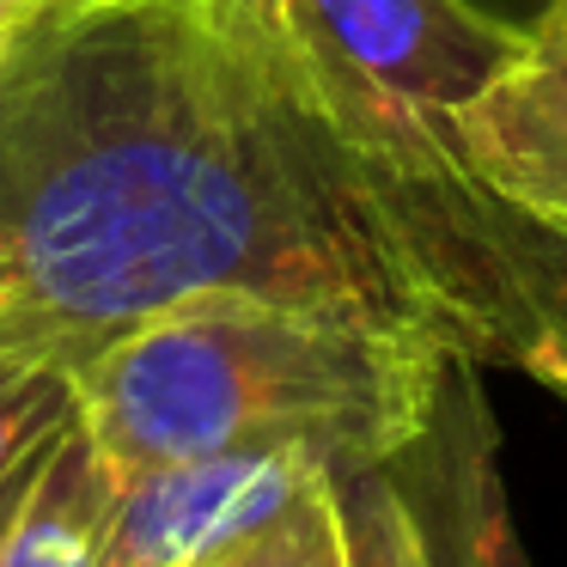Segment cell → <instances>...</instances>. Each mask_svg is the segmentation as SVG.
Wrapping results in <instances>:
<instances>
[{
  "label": "cell",
  "mask_w": 567,
  "mask_h": 567,
  "mask_svg": "<svg viewBox=\"0 0 567 567\" xmlns=\"http://www.w3.org/2000/svg\"><path fill=\"white\" fill-rule=\"evenodd\" d=\"M452 360L409 323L220 293L135 323L68 372L111 482L262 452L367 476L421 440Z\"/></svg>",
  "instance_id": "7a4b0ae2"
},
{
  "label": "cell",
  "mask_w": 567,
  "mask_h": 567,
  "mask_svg": "<svg viewBox=\"0 0 567 567\" xmlns=\"http://www.w3.org/2000/svg\"><path fill=\"white\" fill-rule=\"evenodd\" d=\"M62 421H68V415H62ZM62 421H55V427L43 433V440L31 445L25 457H19V464L7 470V476H0V537H7V525H13V518H19V506H25V494H31V482H38V470L50 464L55 440H62Z\"/></svg>",
  "instance_id": "30bf717a"
},
{
  "label": "cell",
  "mask_w": 567,
  "mask_h": 567,
  "mask_svg": "<svg viewBox=\"0 0 567 567\" xmlns=\"http://www.w3.org/2000/svg\"><path fill=\"white\" fill-rule=\"evenodd\" d=\"M409 323L567 403V245L384 116L293 0H50L0 43V360L189 299Z\"/></svg>",
  "instance_id": "6da1fadb"
},
{
  "label": "cell",
  "mask_w": 567,
  "mask_h": 567,
  "mask_svg": "<svg viewBox=\"0 0 567 567\" xmlns=\"http://www.w3.org/2000/svg\"><path fill=\"white\" fill-rule=\"evenodd\" d=\"M74 409V372L62 360H0V476Z\"/></svg>",
  "instance_id": "ba28073f"
},
{
  "label": "cell",
  "mask_w": 567,
  "mask_h": 567,
  "mask_svg": "<svg viewBox=\"0 0 567 567\" xmlns=\"http://www.w3.org/2000/svg\"><path fill=\"white\" fill-rule=\"evenodd\" d=\"M189 567H360V537L348 518L342 476L318 470L269 518L226 537L220 549H208Z\"/></svg>",
  "instance_id": "52a82bcc"
},
{
  "label": "cell",
  "mask_w": 567,
  "mask_h": 567,
  "mask_svg": "<svg viewBox=\"0 0 567 567\" xmlns=\"http://www.w3.org/2000/svg\"><path fill=\"white\" fill-rule=\"evenodd\" d=\"M43 7H50V0H0V43L13 38V31L25 25V19H38Z\"/></svg>",
  "instance_id": "8fae6325"
},
{
  "label": "cell",
  "mask_w": 567,
  "mask_h": 567,
  "mask_svg": "<svg viewBox=\"0 0 567 567\" xmlns=\"http://www.w3.org/2000/svg\"><path fill=\"white\" fill-rule=\"evenodd\" d=\"M452 159L513 220L567 245V7H537L501 74L452 116Z\"/></svg>",
  "instance_id": "277c9868"
},
{
  "label": "cell",
  "mask_w": 567,
  "mask_h": 567,
  "mask_svg": "<svg viewBox=\"0 0 567 567\" xmlns=\"http://www.w3.org/2000/svg\"><path fill=\"white\" fill-rule=\"evenodd\" d=\"M293 13L384 116L445 159L452 116L501 74L525 31V19H501L482 0H293Z\"/></svg>",
  "instance_id": "3957f363"
},
{
  "label": "cell",
  "mask_w": 567,
  "mask_h": 567,
  "mask_svg": "<svg viewBox=\"0 0 567 567\" xmlns=\"http://www.w3.org/2000/svg\"><path fill=\"white\" fill-rule=\"evenodd\" d=\"M342 494H348V518H354V537H360V567H421L415 530H409L384 470L342 476Z\"/></svg>",
  "instance_id": "9c48e42d"
},
{
  "label": "cell",
  "mask_w": 567,
  "mask_h": 567,
  "mask_svg": "<svg viewBox=\"0 0 567 567\" xmlns=\"http://www.w3.org/2000/svg\"><path fill=\"white\" fill-rule=\"evenodd\" d=\"M415 530L421 567H530L501 476V427L482 396V367L452 360L433 421L384 464Z\"/></svg>",
  "instance_id": "5b68a950"
},
{
  "label": "cell",
  "mask_w": 567,
  "mask_h": 567,
  "mask_svg": "<svg viewBox=\"0 0 567 567\" xmlns=\"http://www.w3.org/2000/svg\"><path fill=\"white\" fill-rule=\"evenodd\" d=\"M111 501L116 482L104 476L92 440L80 433V415L68 409L50 464L38 470L19 518L0 537V567H92Z\"/></svg>",
  "instance_id": "8992f818"
},
{
  "label": "cell",
  "mask_w": 567,
  "mask_h": 567,
  "mask_svg": "<svg viewBox=\"0 0 567 567\" xmlns=\"http://www.w3.org/2000/svg\"><path fill=\"white\" fill-rule=\"evenodd\" d=\"M537 7H567V0H537Z\"/></svg>",
  "instance_id": "7c38bea8"
}]
</instances>
